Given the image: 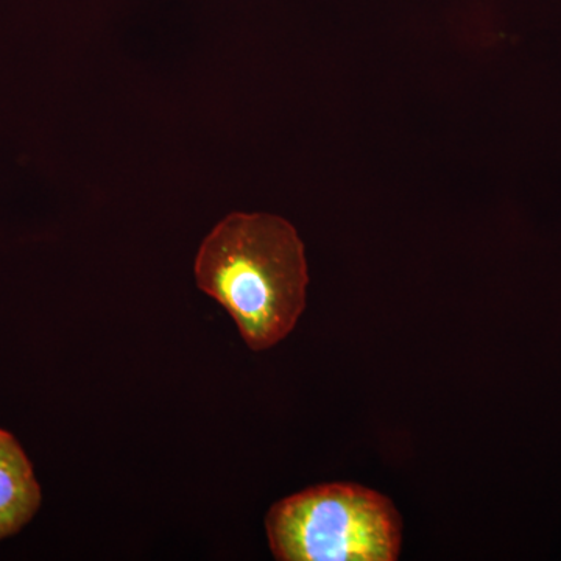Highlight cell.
<instances>
[{
  "instance_id": "obj_1",
  "label": "cell",
  "mask_w": 561,
  "mask_h": 561,
  "mask_svg": "<svg viewBox=\"0 0 561 561\" xmlns=\"http://www.w3.org/2000/svg\"><path fill=\"white\" fill-rule=\"evenodd\" d=\"M195 279L230 313L250 350L272 348L306 308L305 245L294 225L278 216L231 214L203 241Z\"/></svg>"
},
{
  "instance_id": "obj_2",
  "label": "cell",
  "mask_w": 561,
  "mask_h": 561,
  "mask_svg": "<svg viewBox=\"0 0 561 561\" xmlns=\"http://www.w3.org/2000/svg\"><path fill=\"white\" fill-rule=\"evenodd\" d=\"M265 530L283 561H393L401 552L393 502L357 483H321L284 497L267 513Z\"/></svg>"
},
{
  "instance_id": "obj_3",
  "label": "cell",
  "mask_w": 561,
  "mask_h": 561,
  "mask_svg": "<svg viewBox=\"0 0 561 561\" xmlns=\"http://www.w3.org/2000/svg\"><path fill=\"white\" fill-rule=\"evenodd\" d=\"M41 505V489L28 457L9 432L0 430V540L16 534Z\"/></svg>"
}]
</instances>
